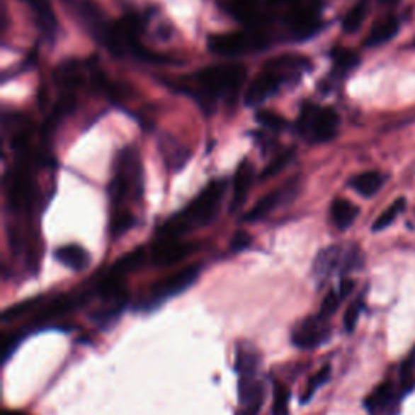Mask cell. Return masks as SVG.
<instances>
[{"instance_id":"obj_1","label":"cell","mask_w":415,"mask_h":415,"mask_svg":"<svg viewBox=\"0 0 415 415\" xmlns=\"http://www.w3.org/2000/svg\"><path fill=\"white\" fill-rule=\"evenodd\" d=\"M224 195H226V182H211L192 203L164 222V226L159 229V237L162 240H176L181 235L192 232L193 229L211 224L221 210Z\"/></svg>"},{"instance_id":"obj_2","label":"cell","mask_w":415,"mask_h":415,"mask_svg":"<svg viewBox=\"0 0 415 415\" xmlns=\"http://www.w3.org/2000/svg\"><path fill=\"white\" fill-rule=\"evenodd\" d=\"M246 69L242 64L212 65L195 75L193 96L205 109L212 110L220 99H235L245 83Z\"/></svg>"},{"instance_id":"obj_3","label":"cell","mask_w":415,"mask_h":415,"mask_svg":"<svg viewBox=\"0 0 415 415\" xmlns=\"http://www.w3.org/2000/svg\"><path fill=\"white\" fill-rule=\"evenodd\" d=\"M310 69V62L300 55H283L268 62L265 70L250 83L245 94V104L250 108L265 103V101L276 94L285 81L295 80L300 74Z\"/></svg>"},{"instance_id":"obj_4","label":"cell","mask_w":415,"mask_h":415,"mask_svg":"<svg viewBox=\"0 0 415 415\" xmlns=\"http://www.w3.org/2000/svg\"><path fill=\"white\" fill-rule=\"evenodd\" d=\"M297 130L310 143H326L339 130V115L331 108H322L313 103L302 106Z\"/></svg>"},{"instance_id":"obj_5","label":"cell","mask_w":415,"mask_h":415,"mask_svg":"<svg viewBox=\"0 0 415 415\" xmlns=\"http://www.w3.org/2000/svg\"><path fill=\"white\" fill-rule=\"evenodd\" d=\"M208 47L211 52L222 55V57H235V55L268 47V38L260 31L224 33V35L210 36Z\"/></svg>"},{"instance_id":"obj_6","label":"cell","mask_w":415,"mask_h":415,"mask_svg":"<svg viewBox=\"0 0 415 415\" xmlns=\"http://www.w3.org/2000/svg\"><path fill=\"white\" fill-rule=\"evenodd\" d=\"M302 188V178L300 177H292L289 178L288 182H284L281 187L273 190L268 195L263 196V198L258 201V203L251 208V210L244 216L245 222H256L265 220L266 216L271 215L274 210L288 205L292 201L297 195H299Z\"/></svg>"},{"instance_id":"obj_7","label":"cell","mask_w":415,"mask_h":415,"mask_svg":"<svg viewBox=\"0 0 415 415\" xmlns=\"http://www.w3.org/2000/svg\"><path fill=\"white\" fill-rule=\"evenodd\" d=\"M331 338V328L328 318L323 315L307 317L295 324L290 334L292 344L300 351H313L317 347L326 344Z\"/></svg>"},{"instance_id":"obj_8","label":"cell","mask_w":415,"mask_h":415,"mask_svg":"<svg viewBox=\"0 0 415 415\" xmlns=\"http://www.w3.org/2000/svg\"><path fill=\"white\" fill-rule=\"evenodd\" d=\"M201 266L200 265H192L181 269V271L171 274L159 281L158 284H154L153 290H151L149 295V305L154 307L164 302L171 297H176L178 294H182L187 290L190 285H192L196 279L200 276Z\"/></svg>"},{"instance_id":"obj_9","label":"cell","mask_w":415,"mask_h":415,"mask_svg":"<svg viewBox=\"0 0 415 415\" xmlns=\"http://www.w3.org/2000/svg\"><path fill=\"white\" fill-rule=\"evenodd\" d=\"M76 12L80 15L81 23L86 26L89 35L99 42H106V38L109 35L110 23L106 21V15L103 13L93 0H78L76 2Z\"/></svg>"},{"instance_id":"obj_10","label":"cell","mask_w":415,"mask_h":415,"mask_svg":"<svg viewBox=\"0 0 415 415\" xmlns=\"http://www.w3.org/2000/svg\"><path fill=\"white\" fill-rule=\"evenodd\" d=\"M195 250V244L177 242V240H161V244L153 251V263L156 266H172L192 255Z\"/></svg>"},{"instance_id":"obj_11","label":"cell","mask_w":415,"mask_h":415,"mask_svg":"<svg viewBox=\"0 0 415 415\" xmlns=\"http://www.w3.org/2000/svg\"><path fill=\"white\" fill-rule=\"evenodd\" d=\"M255 171L250 161H242L237 167L234 176V188H232V200H231V212H237L240 208L245 205L249 198L250 188L254 185Z\"/></svg>"},{"instance_id":"obj_12","label":"cell","mask_w":415,"mask_h":415,"mask_svg":"<svg viewBox=\"0 0 415 415\" xmlns=\"http://www.w3.org/2000/svg\"><path fill=\"white\" fill-rule=\"evenodd\" d=\"M21 2H25L31 8L38 28L41 30L44 38L47 41H54L55 35H57V18H55L50 0H21Z\"/></svg>"},{"instance_id":"obj_13","label":"cell","mask_w":415,"mask_h":415,"mask_svg":"<svg viewBox=\"0 0 415 415\" xmlns=\"http://www.w3.org/2000/svg\"><path fill=\"white\" fill-rule=\"evenodd\" d=\"M88 297L89 294H80L76 297H60V299L54 300L52 304H49L46 308L39 310L35 318V323H47L52 322V319L69 315V313H72V310H75L76 307L85 305L88 302Z\"/></svg>"},{"instance_id":"obj_14","label":"cell","mask_w":415,"mask_h":415,"mask_svg":"<svg viewBox=\"0 0 415 415\" xmlns=\"http://www.w3.org/2000/svg\"><path fill=\"white\" fill-rule=\"evenodd\" d=\"M342 260H344V251L341 246H329V249L319 251L317 256L315 265H313V274L318 281H324L333 274L338 266H342Z\"/></svg>"},{"instance_id":"obj_15","label":"cell","mask_w":415,"mask_h":415,"mask_svg":"<svg viewBox=\"0 0 415 415\" xmlns=\"http://www.w3.org/2000/svg\"><path fill=\"white\" fill-rule=\"evenodd\" d=\"M54 81L62 94H74L81 83V65L75 60L64 62L54 74Z\"/></svg>"},{"instance_id":"obj_16","label":"cell","mask_w":415,"mask_h":415,"mask_svg":"<svg viewBox=\"0 0 415 415\" xmlns=\"http://www.w3.org/2000/svg\"><path fill=\"white\" fill-rule=\"evenodd\" d=\"M54 255L55 260L64 266L74 269V271H83L91 261V256H89L88 251L83 246L75 244L60 246V249L55 250Z\"/></svg>"},{"instance_id":"obj_17","label":"cell","mask_w":415,"mask_h":415,"mask_svg":"<svg viewBox=\"0 0 415 415\" xmlns=\"http://www.w3.org/2000/svg\"><path fill=\"white\" fill-rule=\"evenodd\" d=\"M397 31H399V21H397L396 16H385V18H381L373 25L365 41V46L377 47L380 44L388 42L397 35Z\"/></svg>"},{"instance_id":"obj_18","label":"cell","mask_w":415,"mask_h":415,"mask_svg":"<svg viewBox=\"0 0 415 415\" xmlns=\"http://www.w3.org/2000/svg\"><path fill=\"white\" fill-rule=\"evenodd\" d=\"M358 216V208L347 200H334L331 206V221L341 231L351 227Z\"/></svg>"},{"instance_id":"obj_19","label":"cell","mask_w":415,"mask_h":415,"mask_svg":"<svg viewBox=\"0 0 415 415\" xmlns=\"http://www.w3.org/2000/svg\"><path fill=\"white\" fill-rule=\"evenodd\" d=\"M222 8L244 23H255L258 0H222Z\"/></svg>"},{"instance_id":"obj_20","label":"cell","mask_w":415,"mask_h":415,"mask_svg":"<svg viewBox=\"0 0 415 415\" xmlns=\"http://www.w3.org/2000/svg\"><path fill=\"white\" fill-rule=\"evenodd\" d=\"M385 183V176L380 172H363L358 174L351 181V187L362 196H373L380 192Z\"/></svg>"},{"instance_id":"obj_21","label":"cell","mask_w":415,"mask_h":415,"mask_svg":"<svg viewBox=\"0 0 415 415\" xmlns=\"http://www.w3.org/2000/svg\"><path fill=\"white\" fill-rule=\"evenodd\" d=\"M144 258H147V251H144L143 246H140V249H135L130 254L123 255L119 261L115 263L114 266H112L110 273L112 276L115 278H123L125 274L135 271V269H138L140 266L144 263Z\"/></svg>"},{"instance_id":"obj_22","label":"cell","mask_w":415,"mask_h":415,"mask_svg":"<svg viewBox=\"0 0 415 415\" xmlns=\"http://www.w3.org/2000/svg\"><path fill=\"white\" fill-rule=\"evenodd\" d=\"M367 12H368L367 0H360V2H357L354 7H352L349 12L346 13L344 20H342V30H344L346 33H349V35L360 30L363 21H365Z\"/></svg>"},{"instance_id":"obj_23","label":"cell","mask_w":415,"mask_h":415,"mask_svg":"<svg viewBox=\"0 0 415 415\" xmlns=\"http://www.w3.org/2000/svg\"><path fill=\"white\" fill-rule=\"evenodd\" d=\"M391 396H392L391 383L380 385L378 388L375 390L372 394L367 397V401H365L367 411L372 412V414H377L380 411H383V409L388 406V402L391 401Z\"/></svg>"},{"instance_id":"obj_24","label":"cell","mask_w":415,"mask_h":415,"mask_svg":"<svg viewBox=\"0 0 415 415\" xmlns=\"http://www.w3.org/2000/svg\"><path fill=\"white\" fill-rule=\"evenodd\" d=\"M406 210V200L404 198H399L396 200L394 203H392L388 210H385L383 212H381L380 217L377 221L373 222V232H378V231H383V229L390 227L392 222H394L397 217H399L401 212Z\"/></svg>"},{"instance_id":"obj_25","label":"cell","mask_w":415,"mask_h":415,"mask_svg":"<svg viewBox=\"0 0 415 415\" xmlns=\"http://www.w3.org/2000/svg\"><path fill=\"white\" fill-rule=\"evenodd\" d=\"M125 310V302H117L114 307L106 308V310H99L98 313L93 315V322L98 324L101 329H106L114 324L117 319L120 318V315Z\"/></svg>"},{"instance_id":"obj_26","label":"cell","mask_w":415,"mask_h":415,"mask_svg":"<svg viewBox=\"0 0 415 415\" xmlns=\"http://www.w3.org/2000/svg\"><path fill=\"white\" fill-rule=\"evenodd\" d=\"M329 377H331V367L329 365H324V367L319 368L318 372L310 378V381H308L305 392L302 394V404H307L308 401H310L312 397L315 396L318 388H322V386L329 380Z\"/></svg>"},{"instance_id":"obj_27","label":"cell","mask_w":415,"mask_h":415,"mask_svg":"<svg viewBox=\"0 0 415 415\" xmlns=\"http://www.w3.org/2000/svg\"><path fill=\"white\" fill-rule=\"evenodd\" d=\"M294 156H295L294 151L292 149H288V151H284V153L279 154L278 158H274L265 167V169H263V172H261V181H266V178L276 176V174L281 172L284 169V167H288L290 164V161L294 159Z\"/></svg>"},{"instance_id":"obj_28","label":"cell","mask_w":415,"mask_h":415,"mask_svg":"<svg viewBox=\"0 0 415 415\" xmlns=\"http://www.w3.org/2000/svg\"><path fill=\"white\" fill-rule=\"evenodd\" d=\"M41 304V297H35V299H30V300H23L20 302V304H16L13 307L7 308V310L4 312L2 315V322H10V319H15V318H20L23 317L25 313L35 310V308Z\"/></svg>"},{"instance_id":"obj_29","label":"cell","mask_w":415,"mask_h":415,"mask_svg":"<svg viewBox=\"0 0 415 415\" xmlns=\"http://www.w3.org/2000/svg\"><path fill=\"white\" fill-rule=\"evenodd\" d=\"M333 59H334L336 69H338L339 72H349L358 65V55L347 49L334 50Z\"/></svg>"},{"instance_id":"obj_30","label":"cell","mask_w":415,"mask_h":415,"mask_svg":"<svg viewBox=\"0 0 415 415\" xmlns=\"http://www.w3.org/2000/svg\"><path fill=\"white\" fill-rule=\"evenodd\" d=\"M289 404H290V391L285 386L279 385L274 392L273 402V415H289Z\"/></svg>"},{"instance_id":"obj_31","label":"cell","mask_w":415,"mask_h":415,"mask_svg":"<svg viewBox=\"0 0 415 415\" xmlns=\"http://www.w3.org/2000/svg\"><path fill=\"white\" fill-rule=\"evenodd\" d=\"M161 148L162 153L166 156L167 164H176L177 169L183 164L185 159L188 158V156H182L185 149L178 147V144H174V142L169 138H167V144H161Z\"/></svg>"},{"instance_id":"obj_32","label":"cell","mask_w":415,"mask_h":415,"mask_svg":"<svg viewBox=\"0 0 415 415\" xmlns=\"http://www.w3.org/2000/svg\"><path fill=\"white\" fill-rule=\"evenodd\" d=\"M256 120L261 123V125H265L268 128H271V130H284L285 127H288V120L281 117L279 114H274V112H268V110H263V112H258L256 114Z\"/></svg>"},{"instance_id":"obj_33","label":"cell","mask_w":415,"mask_h":415,"mask_svg":"<svg viewBox=\"0 0 415 415\" xmlns=\"http://www.w3.org/2000/svg\"><path fill=\"white\" fill-rule=\"evenodd\" d=\"M133 222H135V220H133L132 212L119 211L117 212L114 222H112V235H114V237H119V235L125 234L128 229L133 226Z\"/></svg>"},{"instance_id":"obj_34","label":"cell","mask_w":415,"mask_h":415,"mask_svg":"<svg viewBox=\"0 0 415 415\" xmlns=\"http://www.w3.org/2000/svg\"><path fill=\"white\" fill-rule=\"evenodd\" d=\"M362 310H363V302L358 299L356 300L354 304H352L349 308H347L346 315H344V328L346 331H354L357 326V322L358 318L362 315Z\"/></svg>"},{"instance_id":"obj_35","label":"cell","mask_w":415,"mask_h":415,"mask_svg":"<svg viewBox=\"0 0 415 415\" xmlns=\"http://www.w3.org/2000/svg\"><path fill=\"white\" fill-rule=\"evenodd\" d=\"M341 300L342 299L338 290H331V292H328V295L324 297L322 308H319V315H323L324 318H329L331 315H334V312L338 310Z\"/></svg>"},{"instance_id":"obj_36","label":"cell","mask_w":415,"mask_h":415,"mask_svg":"<svg viewBox=\"0 0 415 415\" xmlns=\"http://www.w3.org/2000/svg\"><path fill=\"white\" fill-rule=\"evenodd\" d=\"M23 338H25L23 333H12L7 339L4 341V346H2V362L4 363L8 362V358L13 356V352L16 351V347L20 346V342L23 341Z\"/></svg>"},{"instance_id":"obj_37","label":"cell","mask_w":415,"mask_h":415,"mask_svg":"<svg viewBox=\"0 0 415 415\" xmlns=\"http://www.w3.org/2000/svg\"><path fill=\"white\" fill-rule=\"evenodd\" d=\"M251 244V237H250V234H246V232H237L234 235V239H232V244H231V249L234 250V251H242V250H245L246 246H249Z\"/></svg>"},{"instance_id":"obj_38","label":"cell","mask_w":415,"mask_h":415,"mask_svg":"<svg viewBox=\"0 0 415 415\" xmlns=\"http://www.w3.org/2000/svg\"><path fill=\"white\" fill-rule=\"evenodd\" d=\"M352 289H354V281H352V279H342L338 288L341 299H346V297L352 292Z\"/></svg>"},{"instance_id":"obj_39","label":"cell","mask_w":415,"mask_h":415,"mask_svg":"<svg viewBox=\"0 0 415 415\" xmlns=\"http://www.w3.org/2000/svg\"><path fill=\"white\" fill-rule=\"evenodd\" d=\"M381 4H386V5H392V4H396L397 0H380Z\"/></svg>"},{"instance_id":"obj_40","label":"cell","mask_w":415,"mask_h":415,"mask_svg":"<svg viewBox=\"0 0 415 415\" xmlns=\"http://www.w3.org/2000/svg\"><path fill=\"white\" fill-rule=\"evenodd\" d=\"M7 415H25V414H21V412H7Z\"/></svg>"}]
</instances>
